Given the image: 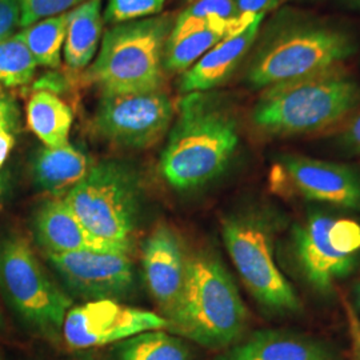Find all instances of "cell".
Returning a JSON list of instances; mask_svg holds the SVG:
<instances>
[{"mask_svg":"<svg viewBox=\"0 0 360 360\" xmlns=\"http://www.w3.org/2000/svg\"><path fill=\"white\" fill-rule=\"evenodd\" d=\"M358 49L349 27L328 18L283 7L259 31L245 68L252 90L345 65Z\"/></svg>","mask_w":360,"mask_h":360,"instance_id":"obj_1","label":"cell"},{"mask_svg":"<svg viewBox=\"0 0 360 360\" xmlns=\"http://www.w3.org/2000/svg\"><path fill=\"white\" fill-rule=\"evenodd\" d=\"M238 146L239 126L230 104L212 91L186 94L160 158V172L175 190L203 187L229 167Z\"/></svg>","mask_w":360,"mask_h":360,"instance_id":"obj_2","label":"cell"},{"mask_svg":"<svg viewBox=\"0 0 360 360\" xmlns=\"http://www.w3.org/2000/svg\"><path fill=\"white\" fill-rule=\"evenodd\" d=\"M359 105V80L338 65L262 90L251 122L267 136L290 138L333 127Z\"/></svg>","mask_w":360,"mask_h":360,"instance_id":"obj_3","label":"cell"},{"mask_svg":"<svg viewBox=\"0 0 360 360\" xmlns=\"http://www.w3.org/2000/svg\"><path fill=\"white\" fill-rule=\"evenodd\" d=\"M248 319L247 306L218 255L208 250L188 254L183 292L167 318L168 333L223 351L245 336Z\"/></svg>","mask_w":360,"mask_h":360,"instance_id":"obj_4","label":"cell"},{"mask_svg":"<svg viewBox=\"0 0 360 360\" xmlns=\"http://www.w3.org/2000/svg\"><path fill=\"white\" fill-rule=\"evenodd\" d=\"M279 215L264 206L245 207L221 220V238L232 264L257 304L272 315L302 311L300 297L275 259Z\"/></svg>","mask_w":360,"mask_h":360,"instance_id":"obj_5","label":"cell"},{"mask_svg":"<svg viewBox=\"0 0 360 360\" xmlns=\"http://www.w3.org/2000/svg\"><path fill=\"white\" fill-rule=\"evenodd\" d=\"M176 16L163 13L117 23L108 30L87 79L102 94H141L160 90L165 50Z\"/></svg>","mask_w":360,"mask_h":360,"instance_id":"obj_6","label":"cell"},{"mask_svg":"<svg viewBox=\"0 0 360 360\" xmlns=\"http://www.w3.org/2000/svg\"><path fill=\"white\" fill-rule=\"evenodd\" d=\"M142 180L132 165L105 159L63 196V202L83 226L119 245H132L142 212Z\"/></svg>","mask_w":360,"mask_h":360,"instance_id":"obj_7","label":"cell"},{"mask_svg":"<svg viewBox=\"0 0 360 360\" xmlns=\"http://www.w3.org/2000/svg\"><path fill=\"white\" fill-rule=\"evenodd\" d=\"M0 291L34 333L47 339L63 334L72 300L50 278L26 238L18 233L0 238Z\"/></svg>","mask_w":360,"mask_h":360,"instance_id":"obj_8","label":"cell"},{"mask_svg":"<svg viewBox=\"0 0 360 360\" xmlns=\"http://www.w3.org/2000/svg\"><path fill=\"white\" fill-rule=\"evenodd\" d=\"M288 247L302 281L316 294L330 295L360 262V223L315 210L292 227Z\"/></svg>","mask_w":360,"mask_h":360,"instance_id":"obj_9","label":"cell"},{"mask_svg":"<svg viewBox=\"0 0 360 360\" xmlns=\"http://www.w3.org/2000/svg\"><path fill=\"white\" fill-rule=\"evenodd\" d=\"M174 114V104L162 89L141 94H102L92 117V129L117 147L144 150L166 135Z\"/></svg>","mask_w":360,"mask_h":360,"instance_id":"obj_10","label":"cell"},{"mask_svg":"<svg viewBox=\"0 0 360 360\" xmlns=\"http://www.w3.org/2000/svg\"><path fill=\"white\" fill-rule=\"evenodd\" d=\"M159 314L131 307L116 300L86 302L68 311L63 338L71 348L102 347L154 330H167Z\"/></svg>","mask_w":360,"mask_h":360,"instance_id":"obj_11","label":"cell"},{"mask_svg":"<svg viewBox=\"0 0 360 360\" xmlns=\"http://www.w3.org/2000/svg\"><path fill=\"white\" fill-rule=\"evenodd\" d=\"M272 183L309 202L360 211V174L346 165L284 155L272 171Z\"/></svg>","mask_w":360,"mask_h":360,"instance_id":"obj_12","label":"cell"},{"mask_svg":"<svg viewBox=\"0 0 360 360\" xmlns=\"http://www.w3.org/2000/svg\"><path fill=\"white\" fill-rule=\"evenodd\" d=\"M65 287L87 302L122 300L135 290V267L124 252L47 254Z\"/></svg>","mask_w":360,"mask_h":360,"instance_id":"obj_13","label":"cell"},{"mask_svg":"<svg viewBox=\"0 0 360 360\" xmlns=\"http://www.w3.org/2000/svg\"><path fill=\"white\" fill-rule=\"evenodd\" d=\"M188 254L178 233L159 224L143 245L144 282L167 321L179 303L186 282Z\"/></svg>","mask_w":360,"mask_h":360,"instance_id":"obj_14","label":"cell"},{"mask_svg":"<svg viewBox=\"0 0 360 360\" xmlns=\"http://www.w3.org/2000/svg\"><path fill=\"white\" fill-rule=\"evenodd\" d=\"M260 18L266 15L245 13L238 19L226 20L215 15L198 18L179 13L166 43L165 70L183 74L219 41L239 35Z\"/></svg>","mask_w":360,"mask_h":360,"instance_id":"obj_15","label":"cell"},{"mask_svg":"<svg viewBox=\"0 0 360 360\" xmlns=\"http://www.w3.org/2000/svg\"><path fill=\"white\" fill-rule=\"evenodd\" d=\"M212 360H345L334 345L285 328H262L245 335Z\"/></svg>","mask_w":360,"mask_h":360,"instance_id":"obj_16","label":"cell"},{"mask_svg":"<svg viewBox=\"0 0 360 360\" xmlns=\"http://www.w3.org/2000/svg\"><path fill=\"white\" fill-rule=\"evenodd\" d=\"M34 230L47 254L67 252H124L131 247L98 238L89 231L63 199H52L39 207L34 218Z\"/></svg>","mask_w":360,"mask_h":360,"instance_id":"obj_17","label":"cell"},{"mask_svg":"<svg viewBox=\"0 0 360 360\" xmlns=\"http://www.w3.org/2000/svg\"><path fill=\"white\" fill-rule=\"evenodd\" d=\"M263 20L264 18H260L239 35L219 41L186 70L179 79L180 92H208L224 84L252 50Z\"/></svg>","mask_w":360,"mask_h":360,"instance_id":"obj_18","label":"cell"},{"mask_svg":"<svg viewBox=\"0 0 360 360\" xmlns=\"http://www.w3.org/2000/svg\"><path fill=\"white\" fill-rule=\"evenodd\" d=\"M94 163L75 146L65 143L59 147H43L35 155L31 172L35 184L47 193H68L83 179Z\"/></svg>","mask_w":360,"mask_h":360,"instance_id":"obj_19","label":"cell"},{"mask_svg":"<svg viewBox=\"0 0 360 360\" xmlns=\"http://www.w3.org/2000/svg\"><path fill=\"white\" fill-rule=\"evenodd\" d=\"M102 1L87 0L68 13L65 35V63L72 70L90 65L102 38Z\"/></svg>","mask_w":360,"mask_h":360,"instance_id":"obj_20","label":"cell"},{"mask_svg":"<svg viewBox=\"0 0 360 360\" xmlns=\"http://www.w3.org/2000/svg\"><path fill=\"white\" fill-rule=\"evenodd\" d=\"M74 114L55 92L35 90L27 104V123L46 147L68 143Z\"/></svg>","mask_w":360,"mask_h":360,"instance_id":"obj_21","label":"cell"},{"mask_svg":"<svg viewBox=\"0 0 360 360\" xmlns=\"http://www.w3.org/2000/svg\"><path fill=\"white\" fill-rule=\"evenodd\" d=\"M111 360H193L188 342L167 330L146 331L115 343Z\"/></svg>","mask_w":360,"mask_h":360,"instance_id":"obj_22","label":"cell"},{"mask_svg":"<svg viewBox=\"0 0 360 360\" xmlns=\"http://www.w3.org/2000/svg\"><path fill=\"white\" fill-rule=\"evenodd\" d=\"M67 25L68 13L43 19L23 28L20 35L37 65L47 68H58L60 65Z\"/></svg>","mask_w":360,"mask_h":360,"instance_id":"obj_23","label":"cell"},{"mask_svg":"<svg viewBox=\"0 0 360 360\" xmlns=\"http://www.w3.org/2000/svg\"><path fill=\"white\" fill-rule=\"evenodd\" d=\"M37 65L20 34L0 40V86H26L35 75Z\"/></svg>","mask_w":360,"mask_h":360,"instance_id":"obj_24","label":"cell"},{"mask_svg":"<svg viewBox=\"0 0 360 360\" xmlns=\"http://www.w3.org/2000/svg\"><path fill=\"white\" fill-rule=\"evenodd\" d=\"M166 0H110L104 18L108 23L117 25L127 20L155 16L160 13Z\"/></svg>","mask_w":360,"mask_h":360,"instance_id":"obj_25","label":"cell"},{"mask_svg":"<svg viewBox=\"0 0 360 360\" xmlns=\"http://www.w3.org/2000/svg\"><path fill=\"white\" fill-rule=\"evenodd\" d=\"M87 0H19L20 27L26 28L43 19L74 10Z\"/></svg>","mask_w":360,"mask_h":360,"instance_id":"obj_26","label":"cell"},{"mask_svg":"<svg viewBox=\"0 0 360 360\" xmlns=\"http://www.w3.org/2000/svg\"><path fill=\"white\" fill-rule=\"evenodd\" d=\"M183 13L198 18L215 15L226 20H233L245 15L236 10L233 0H193Z\"/></svg>","mask_w":360,"mask_h":360,"instance_id":"obj_27","label":"cell"},{"mask_svg":"<svg viewBox=\"0 0 360 360\" xmlns=\"http://www.w3.org/2000/svg\"><path fill=\"white\" fill-rule=\"evenodd\" d=\"M336 143L345 154L360 156V108L352 112V117L338 135Z\"/></svg>","mask_w":360,"mask_h":360,"instance_id":"obj_28","label":"cell"},{"mask_svg":"<svg viewBox=\"0 0 360 360\" xmlns=\"http://www.w3.org/2000/svg\"><path fill=\"white\" fill-rule=\"evenodd\" d=\"M20 26L19 0H0V40L13 37Z\"/></svg>","mask_w":360,"mask_h":360,"instance_id":"obj_29","label":"cell"},{"mask_svg":"<svg viewBox=\"0 0 360 360\" xmlns=\"http://www.w3.org/2000/svg\"><path fill=\"white\" fill-rule=\"evenodd\" d=\"M19 129V111L13 98L0 86V129L15 132Z\"/></svg>","mask_w":360,"mask_h":360,"instance_id":"obj_30","label":"cell"},{"mask_svg":"<svg viewBox=\"0 0 360 360\" xmlns=\"http://www.w3.org/2000/svg\"><path fill=\"white\" fill-rule=\"evenodd\" d=\"M236 10L240 13L251 15H266L272 10H276L281 0H233Z\"/></svg>","mask_w":360,"mask_h":360,"instance_id":"obj_31","label":"cell"},{"mask_svg":"<svg viewBox=\"0 0 360 360\" xmlns=\"http://www.w3.org/2000/svg\"><path fill=\"white\" fill-rule=\"evenodd\" d=\"M13 144H15V136L13 132L0 129V168L7 160L8 155L13 148Z\"/></svg>","mask_w":360,"mask_h":360,"instance_id":"obj_32","label":"cell"},{"mask_svg":"<svg viewBox=\"0 0 360 360\" xmlns=\"http://www.w3.org/2000/svg\"><path fill=\"white\" fill-rule=\"evenodd\" d=\"M352 342H354V360H360V326L352 328Z\"/></svg>","mask_w":360,"mask_h":360,"instance_id":"obj_33","label":"cell"},{"mask_svg":"<svg viewBox=\"0 0 360 360\" xmlns=\"http://www.w3.org/2000/svg\"><path fill=\"white\" fill-rule=\"evenodd\" d=\"M338 4L348 11H359L360 0H336Z\"/></svg>","mask_w":360,"mask_h":360,"instance_id":"obj_34","label":"cell"},{"mask_svg":"<svg viewBox=\"0 0 360 360\" xmlns=\"http://www.w3.org/2000/svg\"><path fill=\"white\" fill-rule=\"evenodd\" d=\"M352 295H354V300H355V304L356 307L360 309V282L354 285V290H352Z\"/></svg>","mask_w":360,"mask_h":360,"instance_id":"obj_35","label":"cell"},{"mask_svg":"<svg viewBox=\"0 0 360 360\" xmlns=\"http://www.w3.org/2000/svg\"><path fill=\"white\" fill-rule=\"evenodd\" d=\"M283 1H292V3H309V1H318V0H283Z\"/></svg>","mask_w":360,"mask_h":360,"instance_id":"obj_36","label":"cell"},{"mask_svg":"<svg viewBox=\"0 0 360 360\" xmlns=\"http://www.w3.org/2000/svg\"><path fill=\"white\" fill-rule=\"evenodd\" d=\"M0 324H1V315H0Z\"/></svg>","mask_w":360,"mask_h":360,"instance_id":"obj_37","label":"cell"},{"mask_svg":"<svg viewBox=\"0 0 360 360\" xmlns=\"http://www.w3.org/2000/svg\"></svg>","mask_w":360,"mask_h":360,"instance_id":"obj_38","label":"cell"}]
</instances>
